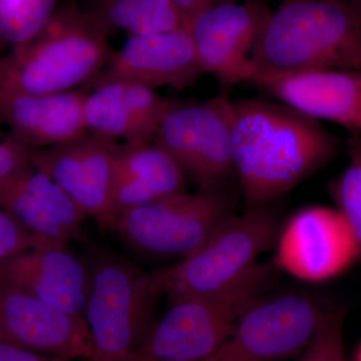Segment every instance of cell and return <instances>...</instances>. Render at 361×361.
<instances>
[{
  "label": "cell",
  "mask_w": 361,
  "mask_h": 361,
  "mask_svg": "<svg viewBox=\"0 0 361 361\" xmlns=\"http://www.w3.org/2000/svg\"><path fill=\"white\" fill-rule=\"evenodd\" d=\"M232 111L233 161L247 207L273 203L341 148L320 122L279 102L239 99Z\"/></svg>",
  "instance_id": "1"
},
{
  "label": "cell",
  "mask_w": 361,
  "mask_h": 361,
  "mask_svg": "<svg viewBox=\"0 0 361 361\" xmlns=\"http://www.w3.org/2000/svg\"><path fill=\"white\" fill-rule=\"evenodd\" d=\"M251 61L255 87L306 71L361 68V16L343 0H283Z\"/></svg>",
  "instance_id": "2"
},
{
  "label": "cell",
  "mask_w": 361,
  "mask_h": 361,
  "mask_svg": "<svg viewBox=\"0 0 361 361\" xmlns=\"http://www.w3.org/2000/svg\"><path fill=\"white\" fill-rule=\"evenodd\" d=\"M109 35L77 4L59 7L37 37L0 59V87L49 94L90 84L111 51Z\"/></svg>",
  "instance_id": "3"
},
{
  "label": "cell",
  "mask_w": 361,
  "mask_h": 361,
  "mask_svg": "<svg viewBox=\"0 0 361 361\" xmlns=\"http://www.w3.org/2000/svg\"><path fill=\"white\" fill-rule=\"evenodd\" d=\"M280 225L272 203L234 214L189 257L151 273L154 289L170 304L222 290L259 264V257L273 248Z\"/></svg>",
  "instance_id": "4"
},
{
  "label": "cell",
  "mask_w": 361,
  "mask_h": 361,
  "mask_svg": "<svg viewBox=\"0 0 361 361\" xmlns=\"http://www.w3.org/2000/svg\"><path fill=\"white\" fill-rule=\"evenodd\" d=\"M90 288L84 311L92 344V361H134L155 323L161 298L151 273L113 252L94 251L89 259Z\"/></svg>",
  "instance_id": "5"
},
{
  "label": "cell",
  "mask_w": 361,
  "mask_h": 361,
  "mask_svg": "<svg viewBox=\"0 0 361 361\" xmlns=\"http://www.w3.org/2000/svg\"><path fill=\"white\" fill-rule=\"evenodd\" d=\"M274 266L259 264L210 295L170 304L154 323L134 361H203L215 353L244 311L264 296Z\"/></svg>",
  "instance_id": "6"
},
{
  "label": "cell",
  "mask_w": 361,
  "mask_h": 361,
  "mask_svg": "<svg viewBox=\"0 0 361 361\" xmlns=\"http://www.w3.org/2000/svg\"><path fill=\"white\" fill-rule=\"evenodd\" d=\"M226 187L187 191L116 214L106 227L134 250L157 257H189L232 216Z\"/></svg>",
  "instance_id": "7"
},
{
  "label": "cell",
  "mask_w": 361,
  "mask_h": 361,
  "mask_svg": "<svg viewBox=\"0 0 361 361\" xmlns=\"http://www.w3.org/2000/svg\"><path fill=\"white\" fill-rule=\"evenodd\" d=\"M326 313L303 292L262 296L244 311L229 336L203 361H280L299 355Z\"/></svg>",
  "instance_id": "8"
},
{
  "label": "cell",
  "mask_w": 361,
  "mask_h": 361,
  "mask_svg": "<svg viewBox=\"0 0 361 361\" xmlns=\"http://www.w3.org/2000/svg\"><path fill=\"white\" fill-rule=\"evenodd\" d=\"M232 121V101L225 94L203 103H176L161 121L154 142L199 189L226 187L235 174Z\"/></svg>",
  "instance_id": "9"
},
{
  "label": "cell",
  "mask_w": 361,
  "mask_h": 361,
  "mask_svg": "<svg viewBox=\"0 0 361 361\" xmlns=\"http://www.w3.org/2000/svg\"><path fill=\"white\" fill-rule=\"evenodd\" d=\"M273 248L275 269L310 283L339 276L360 259L348 221L336 208L325 206L293 214L280 225Z\"/></svg>",
  "instance_id": "10"
},
{
  "label": "cell",
  "mask_w": 361,
  "mask_h": 361,
  "mask_svg": "<svg viewBox=\"0 0 361 361\" xmlns=\"http://www.w3.org/2000/svg\"><path fill=\"white\" fill-rule=\"evenodd\" d=\"M270 13L260 0H241L207 7L188 21L202 68L221 87L252 84V51Z\"/></svg>",
  "instance_id": "11"
},
{
  "label": "cell",
  "mask_w": 361,
  "mask_h": 361,
  "mask_svg": "<svg viewBox=\"0 0 361 361\" xmlns=\"http://www.w3.org/2000/svg\"><path fill=\"white\" fill-rule=\"evenodd\" d=\"M118 142L85 133L49 148L33 149L32 165L73 199L87 217L106 227L113 210Z\"/></svg>",
  "instance_id": "12"
},
{
  "label": "cell",
  "mask_w": 361,
  "mask_h": 361,
  "mask_svg": "<svg viewBox=\"0 0 361 361\" xmlns=\"http://www.w3.org/2000/svg\"><path fill=\"white\" fill-rule=\"evenodd\" d=\"M205 75L188 25L167 32L129 37L111 51L104 68L89 85L123 80L151 89L185 90Z\"/></svg>",
  "instance_id": "13"
},
{
  "label": "cell",
  "mask_w": 361,
  "mask_h": 361,
  "mask_svg": "<svg viewBox=\"0 0 361 361\" xmlns=\"http://www.w3.org/2000/svg\"><path fill=\"white\" fill-rule=\"evenodd\" d=\"M0 341L65 360H94V344L82 316L7 287H0Z\"/></svg>",
  "instance_id": "14"
},
{
  "label": "cell",
  "mask_w": 361,
  "mask_h": 361,
  "mask_svg": "<svg viewBox=\"0 0 361 361\" xmlns=\"http://www.w3.org/2000/svg\"><path fill=\"white\" fill-rule=\"evenodd\" d=\"M0 287L25 292L84 317L90 288L89 262L68 245L37 247L0 261Z\"/></svg>",
  "instance_id": "15"
},
{
  "label": "cell",
  "mask_w": 361,
  "mask_h": 361,
  "mask_svg": "<svg viewBox=\"0 0 361 361\" xmlns=\"http://www.w3.org/2000/svg\"><path fill=\"white\" fill-rule=\"evenodd\" d=\"M175 104L145 85L123 80L106 82L85 96V129L123 144H147L154 142L161 121Z\"/></svg>",
  "instance_id": "16"
},
{
  "label": "cell",
  "mask_w": 361,
  "mask_h": 361,
  "mask_svg": "<svg viewBox=\"0 0 361 361\" xmlns=\"http://www.w3.org/2000/svg\"><path fill=\"white\" fill-rule=\"evenodd\" d=\"M275 101L310 118L361 135V68L319 70L256 85Z\"/></svg>",
  "instance_id": "17"
},
{
  "label": "cell",
  "mask_w": 361,
  "mask_h": 361,
  "mask_svg": "<svg viewBox=\"0 0 361 361\" xmlns=\"http://www.w3.org/2000/svg\"><path fill=\"white\" fill-rule=\"evenodd\" d=\"M87 92L73 90L33 94L0 87V126L28 148L56 146L85 134Z\"/></svg>",
  "instance_id": "18"
},
{
  "label": "cell",
  "mask_w": 361,
  "mask_h": 361,
  "mask_svg": "<svg viewBox=\"0 0 361 361\" xmlns=\"http://www.w3.org/2000/svg\"><path fill=\"white\" fill-rule=\"evenodd\" d=\"M0 209L59 245L80 238L87 217L54 180L33 167L0 185Z\"/></svg>",
  "instance_id": "19"
},
{
  "label": "cell",
  "mask_w": 361,
  "mask_h": 361,
  "mask_svg": "<svg viewBox=\"0 0 361 361\" xmlns=\"http://www.w3.org/2000/svg\"><path fill=\"white\" fill-rule=\"evenodd\" d=\"M186 180L172 157L156 142L118 145L110 222L122 211L186 191Z\"/></svg>",
  "instance_id": "20"
},
{
  "label": "cell",
  "mask_w": 361,
  "mask_h": 361,
  "mask_svg": "<svg viewBox=\"0 0 361 361\" xmlns=\"http://www.w3.org/2000/svg\"><path fill=\"white\" fill-rule=\"evenodd\" d=\"M80 7L109 35L128 37L167 32L188 25L172 0H80Z\"/></svg>",
  "instance_id": "21"
},
{
  "label": "cell",
  "mask_w": 361,
  "mask_h": 361,
  "mask_svg": "<svg viewBox=\"0 0 361 361\" xmlns=\"http://www.w3.org/2000/svg\"><path fill=\"white\" fill-rule=\"evenodd\" d=\"M59 0H0V37L6 44L18 47L39 35Z\"/></svg>",
  "instance_id": "22"
},
{
  "label": "cell",
  "mask_w": 361,
  "mask_h": 361,
  "mask_svg": "<svg viewBox=\"0 0 361 361\" xmlns=\"http://www.w3.org/2000/svg\"><path fill=\"white\" fill-rule=\"evenodd\" d=\"M346 147L348 164L330 183L329 194L353 230L361 260V135H349Z\"/></svg>",
  "instance_id": "23"
},
{
  "label": "cell",
  "mask_w": 361,
  "mask_h": 361,
  "mask_svg": "<svg viewBox=\"0 0 361 361\" xmlns=\"http://www.w3.org/2000/svg\"><path fill=\"white\" fill-rule=\"evenodd\" d=\"M343 329V312L327 311L315 336L297 361H346Z\"/></svg>",
  "instance_id": "24"
},
{
  "label": "cell",
  "mask_w": 361,
  "mask_h": 361,
  "mask_svg": "<svg viewBox=\"0 0 361 361\" xmlns=\"http://www.w3.org/2000/svg\"><path fill=\"white\" fill-rule=\"evenodd\" d=\"M47 244L56 243L35 234L11 214L0 209V261Z\"/></svg>",
  "instance_id": "25"
},
{
  "label": "cell",
  "mask_w": 361,
  "mask_h": 361,
  "mask_svg": "<svg viewBox=\"0 0 361 361\" xmlns=\"http://www.w3.org/2000/svg\"><path fill=\"white\" fill-rule=\"evenodd\" d=\"M32 151L11 135L0 141V185L32 168Z\"/></svg>",
  "instance_id": "26"
},
{
  "label": "cell",
  "mask_w": 361,
  "mask_h": 361,
  "mask_svg": "<svg viewBox=\"0 0 361 361\" xmlns=\"http://www.w3.org/2000/svg\"><path fill=\"white\" fill-rule=\"evenodd\" d=\"M0 361H78L65 360L44 353H35L26 349L0 341Z\"/></svg>",
  "instance_id": "27"
},
{
  "label": "cell",
  "mask_w": 361,
  "mask_h": 361,
  "mask_svg": "<svg viewBox=\"0 0 361 361\" xmlns=\"http://www.w3.org/2000/svg\"><path fill=\"white\" fill-rule=\"evenodd\" d=\"M180 13L186 18L187 23L195 14L207 7L224 4V2L241 1V0H172Z\"/></svg>",
  "instance_id": "28"
},
{
  "label": "cell",
  "mask_w": 361,
  "mask_h": 361,
  "mask_svg": "<svg viewBox=\"0 0 361 361\" xmlns=\"http://www.w3.org/2000/svg\"><path fill=\"white\" fill-rule=\"evenodd\" d=\"M361 16V0H343Z\"/></svg>",
  "instance_id": "29"
},
{
  "label": "cell",
  "mask_w": 361,
  "mask_h": 361,
  "mask_svg": "<svg viewBox=\"0 0 361 361\" xmlns=\"http://www.w3.org/2000/svg\"><path fill=\"white\" fill-rule=\"evenodd\" d=\"M355 361H361V344L360 348H358L357 353H356Z\"/></svg>",
  "instance_id": "30"
},
{
  "label": "cell",
  "mask_w": 361,
  "mask_h": 361,
  "mask_svg": "<svg viewBox=\"0 0 361 361\" xmlns=\"http://www.w3.org/2000/svg\"><path fill=\"white\" fill-rule=\"evenodd\" d=\"M71 4H75V0H70Z\"/></svg>",
  "instance_id": "31"
}]
</instances>
